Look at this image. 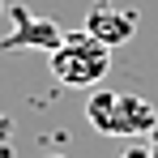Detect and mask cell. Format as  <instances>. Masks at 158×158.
<instances>
[{
	"label": "cell",
	"mask_w": 158,
	"mask_h": 158,
	"mask_svg": "<svg viewBox=\"0 0 158 158\" xmlns=\"http://www.w3.org/2000/svg\"><path fill=\"white\" fill-rule=\"evenodd\" d=\"M85 34H94L107 47H124L137 34V9H120V4L103 0V4H94L85 13Z\"/></svg>",
	"instance_id": "4"
},
{
	"label": "cell",
	"mask_w": 158,
	"mask_h": 158,
	"mask_svg": "<svg viewBox=\"0 0 158 158\" xmlns=\"http://www.w3.org/2000/svg\"><path fill=\"white\" fill-rule=\"evenodd\" d=\"M85 120L103 137H150V128H158L154 103L128 90H103V85H94V94L85 98Z\"/></svg>",
	"instance_id": "1"
},
{
	"label": "cell",
	"mask_w": 158,
	"mask_h": 158,
	"mask_svg": "<svg viewBox=\"0 0 158 158\" xmlns=\"http://www.w3.org/2000/svg\"><path fill=\"white\" fill-rule=\"evenodd\" d=\"M150 154L158 158V128H150Z\"/></svg>",
	"instance_id": "6"
},
{
	"label": "cell",
	"mask_w": 158,
	"mask_h": 158,
	"mask_svg": "<svg viewBox=\"0 0 158 158\" xmlns=\"http://www.w3.org/2000/svg\"><path fill=\"white\" fill-rule=\"evenodd\" d=\"M47 158H64V154H47Z\"/></svg>",
	"instance_id": "7"
},
{
	"label": "cell",
	"mask_w": 158,
	"mask_h": 158,
	"mask_svg": "<svg viewBox=\"0 0 158 158\" xmlns=\"http://www.w3.org/2000/svg\"><path fill=\"white\" fill-rule=\"evenodd\" d=\"M124 158H154V154H150V145H128Z\"/></svg>",
	"instance_id": "5"
},
{
	"label": "cell",
	"mask_w": 158,
	"mask_h": 158,
	"mask_svg": "<svg viewBox=\"0 0 158 158\" xmlns=\"http://www.w3.org/2000/svg\"><path fill=\"white\" fill-rule=\"evenodd\" d=\"M0 9H4V0H0Z\"/></svg>",
	"instance_id": "8"
},
{
	"label": "cell",
	"mask_w": 158,
	"mask_h": 158,
	"mask_svg": "<svg viewBox=\"0 0 158 158\" xmlns=\"http://www.w3.org/2000/svg\"><path fill=\"white\" fill-rule=\"evenodd\" d=\"M107 69H111V47L98 43L94 34H64V43L52 52V73L56 81H64V85H81V90H94L98 81L107 77Z\"/></svg>",
	"instance_id": "2"
},
{
	"label": "cell",
	"mask_w": 158,
	"mask_h": 158,
	"mask_svg": "<svg viewBox=\"0 0 158 158\" xmlns=\"http://www.w3.org/2000/svg\"><path fill=\"white\" fill-rule=\"evenodd\" d=\"M64 43V30L56 26L52 17H34L30 9H13V30L0 39V52H22V47H39V52L52 56Z\"/></svg>",
	"instance_id": "3"
}]
</instances>
